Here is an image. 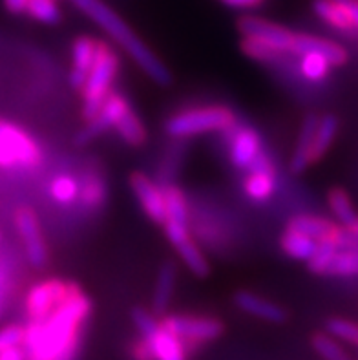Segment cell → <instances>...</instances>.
Returning <instances> with one entry per match:
<instances>
[{"mask_svg": "<svg viewBox=\"0 0 358 360\" xmlns=\"http://www.w3.org/2000/svg\"><path fill=\"white\" fill-rule=\"evenodd\" d=\"M24 335H26V328L20 324H8L0 328V353L11 347L24 346Z\"/></svg>", "mask_w": 358, "mask_h": 360, "instance_id": "36", "label": "cell"}, {"mask_svg": "<svg viewBox=\"0 0 358 360\" xmlns=\"http://www.w3.org/2000/svg\"><path fill=\"white\" fill-rule=\"evenodd\" d=\"M351 231H353V233L357 234V236H358V221H357V224L353 225V227H351Z\"/></svg>", "mask_w": 358, "mask_h": 360, "instance_id": "43", "label": "cell"}, {"mask_svg": "<svg viewBox=\"0 0 358 360\" xmlns=\"http://www.w3.org/2000/svg\"><path fill=\"white\" fill-rule=\"evenodd\" d=\"M234 304H236L243 313H247V315L256 316V319L265 320V322H271V324H283L287 320V311L283 309V307H280L272 300L260 297L256 292H236Z\"/></svg>", "mask_w": 358, "mask_h": 360, "instance_id": "18", "label": "cell"}, {"mask_svg": "<svg viewBox=\"0 0 358 360\" xmlns=\"http://www.w3.org/2000/svg\"><path fill=\"white\" fill-rule=\"evenodd\" d=\"M236 124V114L227 106H201L172 115L165 123V130L170 137L183 139L200 134L229 132Z\"/></svg>", "mask_w": 358, "mask_h": 360, "instance_id": "3", "label": "cell"}, {"mask_svg": "<svg viewBox=\"0 0 358 360\" xmlns=\"http://www.w3.org/2000/svg\"><path fill=\"white\" fill-rule=\"evenodd\" d=\"M231 161L236 169L249 170L263 152L258 132L250 127H234L231 130Z\"/></svg>", "mask_w": 358, "mask_h": 360, "instance_id": "15", "label": "cell"}, {"mask_svg": "<svg viewBox=\"0 0 358 360\" xmlns=\"http://www.w3.org/2000/svg\"><path fill=\"white\" fill-rule=\"evenodd\" d=\"M119 72V57L115 50L106 42L99 41V51H97V59L94 63L90 75H88L82 91V115L87 121H91L99 114L103 108L105 101L112 94V86L117 77Z\"/></svg>", "mask_w": 358, "mask_h": 360, "instance_id": "4", "label": "cell"}, {"mask_svg": "<svg viewBox=\"0 0 358 360\" xmlns=\"http://www.w3.org/2000/svg\"><path fill=\"white\" fill-rule=\"evenodd\" d=\"M26 15L39 20L42 24L60 22V8L57 0H30L26 8Z\"/></svg>", "mask_w": 358, "mask_h": 360, "instance_id": "31", "label": "cell"}, {"mask_svg": "<svg viewBox=\"0 0 358 360\" xmlns=\"http://www.w3.org/2000/svg\"><path fill=\"white\" fill-rule=\"evenodd\" d=\"M15 225L23 238L24 251H26L30 264L37 269H42L48 264V249H46L37 214L32 209H20L15 216Z\"/></svg>", "mask_w": 358, "mask_h": 360, "instance_id": "12", "label": "cell"}, {"mask_svg": "<svg viewBox=\"0 0 358 360\" xmlns=\"http://www.w3.org/2000/svg\"><path fill=\"white\" fill-rule=\"evenodd\" d=\"M161 324L181 338V342L191 352L192 347L214 342L225 331L222 320L214 316H192V315H165L161 316Z\"/></svg>", "mask_w": 358, "mask_h": 360, "instance_id": "7", "label": "cell"}, {"mask_svg": "<svg viewBox=\"0 0 358 360\" xmlns=\"http://www.w3.org/2000/svg\"><path fill=\"white\" fill-rule=\"evenodd\" d=\"M223 4L229 6V8H236V9H249V8H256L265 0H222Z\"/></svg>", "mask_w": 358, "mask_h": 360, "instance_id": "39", "label": "cell"}, {"mask_svg": "<svg viewBox=\"0 0 358 360\" xmlns=\"http://www.w3.org/2000/svg\"><path fill=\"white\" fill-rule=\"evenodd\" d=\"M176 282H177V267L172 262L161 265V269L158 273V280H155V289L152 295V313L155 316H165L167 309L172 302L174 292H176Z\"/></svg>", "mask_w": 358, "mask_h": 360, "instance_id": "20", "label": "cell"}, {"mask_svg": "<svg viewBox=\"0 0 358 360\" xmlns=\"http://www.w3.org/2000/svg\"><path fill=\"white\" fill-rule=\"evenodd\" d=\"M9 292H11V276H9L6 265H0V319H2L6 306H8Z\"/></svg>", "mask_w": 358, "mask_h": 360, "instance_id": "37", "label": "cell"}, {"mask_svg": "<svg viewBox=\"0 0 358 360\" xmlns=\"http://www.w3.org/2000/svg\"><path fill=\"white\" fill-rule=\"evenodd\" d=\"M42 163L39 143L18 124L0 119V169L32 170Z\"/></svg>", "mask_w": 358, "mask_h": 360, "instance_id": "5", "label": "cell"}, {"mask_svg": "<svg viewBox=\"0 0 358 360\" xmlns=\"http://www.w3.org/2000/svg\"><path fill=\"white\" fill-rule=\"evenodd\" d=\"M0 360H26V353H24V347H11V349H6V352L0 353Z\"/></svg>", "mask_w": 358, "mask_h": 360, "instance_id": "41", "label": "cell"}, {"mask_svg": "<svg viewBox=\"0 0 358 360\" xmlns=\"http://www.w3.org/2000/svg\"><path fill=\"white\" fill-rule=\"evenodd\" d=\"M241 50H243L245 55H249L250 59L260 60V63H276V60L283 57L280 51H276L271 46L263 44V42L256 41V39H249V37H243Z\"/></svg>", "mask_w": 358, "mask_h": 360, "instance_id": "34", "label": "cell"}, {"mask_svg": "<svg viewBox=\"0 0 358 360\" xmlns=\"http://www.w3.org/2000/svg\"><path fill=\"white\" fill-rule=\"evenodd\" d=\"M340 2L350 6L351 13H353L354 17V22H357V30H358V0H340Z\"/></svg>", "mask_w": 358, "mask_h": 360, "instance_id": "42", "label": "cell"}, {"mask_svg": "<svg viewBox=\"0 0 358 360\" xmlns=\"http://www.w3.org/2000/svg\"><path fill=\"white\" fill-rule=\"evenodd\" d=\"M326 329L327 333L331 335V337H335L336 340L358 347V322L335 316V319L327 320Z\"/></svg>", "mask_w": 358, "mask_h": 360, "instance_id": "32", "label": "cell"}, {"mask_svg": "<svg viewBox=\"0 0 358 360\" xmlns=\"http://www.w3.org/2000/svg\"><path fill=\"white\" fill-rule=\"evenodd\" d=\"M307 53L324 55V57L333 64V68H340V66L347 64V60H350V51L345 50L342 44H336V42L318 35L296 33L295 44H293V51H290V55L304 57V55Z\"/></svg>", "mask_w": 358, "mask_h": 360, "instance_id": "14", "label": "cell"}, {"mask_svg": "<svg viewBox=\"0 0 358 360\" xmlns=\"http://www.w3.org/2000/svg\"><path fill=\"white\" fill-rule=\"evenodd\" d=\"M27 2H30V0H4V6L9 13L18 15V13H26Z\"/></svg>", "mask_w": 358, "mask_h": 360, "instance_id": "40", "label": "cell"}, {"mask_svg": "<svg viewBox=\"0 0 358 360\" xmlns=\"http://www.w3.org/2000/svg\"><path fill=\"white\" fill-rule=\"evenodd\" d=\"M320 117H317L314 114L305 115L302 124H300V132L298 139H296L295 150H293V155H290L289 161V169L293 174H302L313 165V143L314 136H317V128Z\"/></svg>", "mask_w": 358, "mask_h": 360, "instance_id": "17", "label": "cell"}, {"mask_svg": "<svg viewBox=\"0 0 358 360\" xmlns=\"http://www.w3.org/2000/svg\"><path fill=\"white\" fill-rule=\"evenodd\" d=\"M331 68L333 64L320 53H307L300 60V73L311 82H322Z\"/></svg>", "mask_w": 358, "mask_h": 360, "instance_id": "29", "label": "cell"}, {"mask_svg": "<svg viewBox=\"0 0 358 360\" xmlns=\"http://www.w3.org/2000/svg\"><path fill=\"white\" fill-rule=\"evenodd\" d=\"M313 11L318 18L338 32H358L350 6L340 0H313Z\"/></svg>", "mask_w": 358, "mask_h": 360, "instance_id": "19", "label": "cell"}, {"mask_svg": "<svg viewBox=\"0 0 358 360\" xmlns=\"http://www.w3.org/2000/svg\"><path fill=\"white\" fill-rule=\"evenodd\" d=\"M276 179H274V169L269 170H249L243 181V191L250 200L263 203L274 194Z\"/></svg>", "mask_w": 358, "mask_h": 360, "instance_id": "22", "label": "cell"}, {"mask_svg": "<svg viewBox=\"0 0 358 360\" xmlns=\"http://www.w3.org/2000/svg\"><path fill=\"white\" fill-rule=\"evenodd\" d=\"M132 322L139 331L141 338H145L152 347L154 360H186L188 349L181 342V338L170 333L152 311L136 307L132 311Z\"/></svg>", "mask_w": 358, "mask_h": 360, "instance_id": "6", "label": "cell"}, {"mask_svg": "<svg viewBox=\"0 0 358 360\" xmlns=\"http://www.w3.org/2000/svg\"><path fill=\"white\" fill-rule=\"evenodd\" d=\"M338 247L331 245V243H318V249L314 256L307 262L309 271H313L314 274H327V269L331 265V260L335 258Z\"/></svg>", "mask_w": 358, "mask_h": 360, "instance_id": "35", "label": "cell"}, {"mask_svg": "<svg viewBox=\"0 0 358 360\" xmlns=\"http://www.w3.org/2000/svg\"><path fill=\"white\" fill-rule=\"evenodd\" d=\"M130 353L134 360H154L152 347H150V344L146 342L145 338H139V340H136V342L132 344Z\"/></svg>", "mask_w": 358, "mask_h": 360, "instance_id": "38", "label": "cell"}, {"mask_svg": "<svg viewBox=\"0 0 358 360\" xmlns=\"http://www.w3.org/2000/svg\"><path fill=\"white\" fill-rule=\"evenodd\" d=\"M165 233H167V238L177 251L183 264L186 265V269L196 274V276H207L209 274V260L200 249V245L194 242V238L191 236L188 225L167 221L165 224Z\"/></svg>", "mask_w": 358, "mask_h": 360, "instance_id": "10", "label": "cell"}, {"mask_svg": "<svg viewBox=\"0 0 358 360\" xmlns=\"http://www.w3.org/2000/svg\"><path fill=\"white\" fill-rule=\"evenodd\" d=\"M130 187L134 196L141 203L145 214L152 221L159 225H165L168 219L167 201H165V188H161L155 181L143 172H134L130 176Z\"/></svg>", "mask_w": 358, "mask_h": 360, "instance_id": "13", "label": "cell"}, {"mask_svg": "<svg viewBox=\"0 0 358 360\" xmlns=\"http://www.w3.org/2000/svg\"><path fill=\"white\" fill-rule=\"evenodd\" d=\"M115 130H117L119 136L132 146H139L146 141V127L143 124L139 115H137L132 108L128 110L127 114L122 115V119L119 121Z\"/></svg>", "mask_w": 358, "mask_h": 360, "instance_id": "25", "label": "cell"}, {"mask_svg": "<svg viewBox=\"0 0 358 360\" xmlns=\"http://www.w3.org/2000/svg\"><path fill=\"white\" fill-rule=\"evenodd\" d=\"M280 245L287 256L300 262H309L318 249V242L311 236L293 229H287L280 240Z\"/></svg>", "mask_w": 358, "mask_h": 360, "instance_id": "21", "label": "cell"}, {"mask_svg": "<svg viewBox=\"0 0 358 360\" xmlns=\"http://www.w3.org/2000/svg\"><path fill=\"white\" fill-rule=\"evenodd\" d=\"M77 288V283L59 278L37 282L27 291L26 300H24L27 322H39V320H44L46 316H50Z\"/></svg>", "mask_w": 358, "mask_h": 360, "instance_id": "8", "label": "cell"}, {"mask_svg": "<svg viewBox=\"0 0 358 360\" xmlns=\"http://www.w3.org/2000/svg\"><path fill=\"white\" fill-rule=\"evenodd\" d=\"M50 194L60 205H72V203H75L79 200L81 185L72 176L60 174V176L53 178V181L50 183Z\"/></svg>", "mask_w": 358, "mask_h": 360, "instance_id": "27", "label": "cell"}, {"mask_svg": "<svg viewBox=\"0 0 358 360\" xmlns=\"http://www.w3.org/2000/svg\"><path fill=\"white\" fill-rule=\"evenodd\" d=\"M338 130H340V121L335 114H326L324 117H320L313 143V155H311L313 163L320 161L327 154L338 136Z\"/></svg>", "mask_w": 358, "mask_h": 360, "instance_id": "23", "label": "cell"}, {"mask_svg": "<svg viewBox=\"0 0 358 360\" xmlns=\"http://www.w3.org/2000/svg\"><path fill=\"white\" fill-rule=\"evenodd\" d=\"M79 200L88 209H97L105 203L106 188L99 178H87V181L81 185V194Z\"/></svg>", "mask_w": 358, "mask_h": 360, "instance_id": "33", "label": "cell"}, {"mask_svg": "<svg viewBox=\"0 0 358 360\" xmlns=\"http://www.w3.org/2000/svg\"><path fill=\"white\" fill-rule=\"evenodd\" d=\"M97 51H99V41H94L91 37L82 35L75 39L72 50V72H70V84L75 90H81L90 75L94 63L97 59Z\"/></svg>", "mask_w": 358, "mask_h": 360, "instance_id": "16", "label": "cell"}, {"mask_svg": "<svg viewBox=\"0 0 358 360\" xmlns=\"http://www.w3.org/2000/svg\"><path fill=\"white\" fill-rule=\"evenodd\" d=\"M130 108L132 106L128 105V101L121 94L112 91L108 99L105 101L103 108L99 110V114L91 119V121H88L87 127L77 134V145H88V143H91L99 136H103L106 130L117 127L122 115L127 114Z\"/></svg>", "mask_w": 358, "mask_h": 360, "instance_id": "11", "label": "cell"}, {"mask_svg": "<svg viewBox=\"0 0 358 360\" xmlns=\"http://www.w3.org/2000/svg\"><path fill=\"white\" fill-rule=\"evenodd\" d=\"M313 349L322 360H353V356L342 347L340 340H336L329 333H317L311 338Z\"/></svg>", "mask_w": 358, "mask_h": 360, "instance_id": "26", "label": "cell"}, {"mask_svg": "<svg viewBox=\"0 0 358 360\" xmlns=\"http://www.w3.org/2000/svg\"><path fill=\"white\" fill-rule=\"evenodd\" d=\"M329 276H358V249H338L327 269Z\"/></svg>", "mask_w": 358, "mask_h": 360, "instance_id": "30", "label": "cell"}, {"mask_svg": "<svg viewBox=\"0 0 358 360\" xmlns=\"http://www.w3.org/2000/svg\"><path fill=\"white\" fill-rule=\"evenodd\" d=\"M90 315L91 300L77 288L50 316L27 322L23 346L26 360H79Z\"/></svg>", "mask_w": 358, "mask_h": 360, "instance_id": "1", "label": "cell"}, {"mask_svg": "<svg viewBox=\"0 0 358 360\" xmlns=\"http://www.w3.org/2000/svg\"><path fill=\"white\" fill-rule=\"evenodd\" d=\"M165 201H167V221H176V224L188 225V205L186 198L181 192V188L176 185L165 187Z\"/></svg>", "mask_w": 358, "mask_h": 360, "instance_id": "28", "label": "cell"}, {"mask_svg": "<svg viewBox=\"0 0 358 360\" xmlns=\"http://www.w3.org/2000/svg\"><path fill=\"white\" fill-rule=\"evenodd\" d=\"M327 201H329V209L335 214V218L340 221V225L351 229L357 224L358 214L347 192L342 191V188H333L329 192V196H327Z\"/></svg>", "mask_w": 358, "mask_h": 360, "instance_id": "24", "label": "cell"}, {"mask_svg": "<svg viewBox=\"0 0 358 360\" xmlns=\"http://www.w3.org/2000/svg\"><path fill=\"white\" fill-rule=\"evenodd\" d=\"M70 2L77 6L97 26L103 27L152 81H155L158 84H168L172 81L168 68L155 57L154 51L150 50L148 46L132 32V27L103 0H70Z\"/></svg>", "mask_w": 358, "mask_h": 360, "instance_id": "2", "label": "cell"}, {"mask_svg": "<svg viewBox=\"0 0 358 360\" xmlns=\"http://www.w3.org/2000/svg\"><path fill=\"white\" fill-rule=\"evenodd\" d=\"M238 30L243 37L249 39H256V41L263 42V44L271 46L281 55H286L293 51V44H295L296 33L287 30V27L280 26L276 22H271L267 18L252 17V15H245L238 20Z\"/></svg>", "mask_w": 358, "mask_h": 360, "instance_id": "9", "label": "cell"}]
</instances>
